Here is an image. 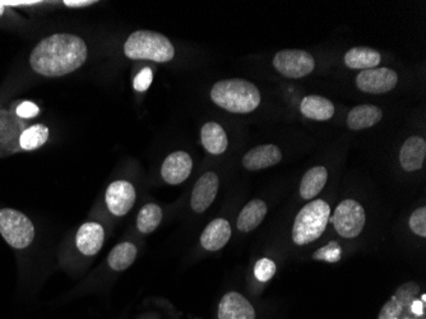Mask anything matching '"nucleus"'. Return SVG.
I'll list each match as a JSON object with an SVG mask.
<instances>
[{"label":"nucleus","mask_w":426,"mask_h":319,"mask_svg":"<svg viewBox=\"0 0 426 319\" xmlns=\"http://www.w3.org/2000/svg\"><path fill=\"white\" fill-rule=\"evenodd\" d=\"M316 261H325L330 263H336L341 259V246L337 242H330L325 246H322L319 251L313 254Z\"/></svg>","instance_id":"cd10ccee"},{"label":"nucleus","mask_w":426,"mask_h":319,"mask_svg":"<svg viewBox=\"0 0 426 319\" xmlns=\"http://www.w3.org/2000/svg\"><path fill=\"white\" fill-rule=\"evenodd\" d=\"M337 232L344 238H356L364 229L365 211L363 206L354 199H344L332 218Z\"/></svg>","instance_id":"423d86ee"},{"label":"nucleus","mask_w":426,"mask_h":319,"mask_svg":"<svg viewBox=\"0 0 426 319\" xmlns=\"http://www.w3.org/2000/svg\"><path fill=\"white\" fill-rule=\"evenodd\" d=\"M0 234L14 249H25L34 240V224L20 211L3 208L0 210Z\"/></svg>","instance_id":"39448f33"},{"label":"nucleus","mask_w":426,"mask_h":319,"mask_svg":"<svg viewBox=\"0 0 426 319\" xmlns=\"http://www.w3.org/2000/svg\"><path fill=\"white\" fill-rule=\"evenodd\" d=\"M219 187H220V180L214 173L209 171L202 175L193 189L192 201H191L193 211L197 213H203L213 204L214 198L217 196Z\"/></svg>","instance_id":"9b49d317"},{"label":"nucleus","mask_w":426,"mask_h":319,"mask_svg":"<svg viewBox=\"0 0 426 319\" xmlns=\"http://www.w3.org/2000/svg\"><path fill=\"white\" fill-rule=\"evenodd\" d=\"M273 65L278 73L288 78H303L314 70L316 61L304 50H282L275 55Z\"/></svg>","instance_id":"0eeeda50"},{"label":"nucleus","mask_w":426,"mask_h":319,"mask_svg":"<svg viewBox=\"0 0 426 319\" xmlns=\"http://www.w3.org/2000/svg\"><path fill=\"white\" fill-rule=\"evenodd\" d=\"M267 215V206L262 199H253L241 210L238 218V229L243 232L254 230Z\"/></svg>","instance_id":"aec40b11"},{"label":"nucleus","mask_w":426,"mask_h":319,"mask_svg":"<svg viewBox=\"0 0 426 319\" xmlns=\"http://www.w3.org/2000/svg\"><path fill=\"white\" fill-rule=\"evenodd\" d=\"M276 265L273 261L269 258H262L255 263L254 275L257 280L261 282H267L275 276Z\"/></svg>","instance_id":"c85d7f7f"},{"label":"nucleus","mask_w":426,"mask_h":319,"mask_svg":"<svg viewBox=\"0 0 426 319\" xmlns=\"http://www.w3.org/2000/svg\"><path fill=\"white\" fill-rule=\"evenodd\" d=\"M22 123L13 118L7 111H0V147H20V138L22 135Z\"/></svg>","instance_id":"412c9836"},{"label":"nucleus","mask_w":426,"mask_h":319,"mask_svg":"<svg viewBox=\"0 0 426 319\" xmlns=\"http://www.w3.org/2000/svg\"><path fill=\"white\" fill-rule=\"evenodd\" d=\"M419 294V286L415 282H407L402 286H399V290L394 295V299L399 301L402 308H408L411 306L415 296Z\"/></svg>","instance_id":"bb28decb"},{"label":"nucleus","mask_w":426,"mask_h":319,"mask_svg":"<svg viewBox=\"0 0 426 319\" xmlns=\"http://www.w3.org/2000/svg\"><path fill=\"white\" fill-rule=\"evenodd\" d=\"M97 1L93 0H64L63 4L68 8H84L90 7L92 4H96Z\"/></svg>","instance_id":"f704fd0d"},{"label":"nucleus","mask_w":426,"mask_h":319,"mask_svg":"<svg viewBox=\"0 0 426 319\" xmlns=\"http://www.w3.org/2000/svg\"><path fill=\"white\" fill-rule=\"evenodd\" d=\"M103 238H105V231L101 225L97 223H86L78 229L77 232V248L83 256L92 257L103 248Z\"/></svg>","instance_id":"4468645a"},{"label":"nucleus","mask_w":426,"mask_h":319,"mask_svg":"<svg viewBox=\"0 0 426 319\" xmlns=\"http://www.w3.org/2000/svg\"><path fill=\"white\" fill-rule=\"evenodd\" d=\"M124 54L129 59L167 63L175 56V49L164 35L155 31H137L128 37L124 44Z\"/></svg>","instance_id":"7ed1b4c3"},{"label":"nucleus","mask_w":426,"mask_h":319,"mask_svg":"<svg viewBox=\"0 0 426 319\" xmlns=\"http://www.w3.org/2000/svg\"><path fill=\"white\" fill-rule=\"evenodd\" d=\"M15 113H17V116L20 119L21 118L22 119H28V118H34V116L39 115L40 109H39V106L36 104H34V102L23 101L17 106Z\"/></svg>","instance_id":"473e14b6"},{"label":"nucleus","mask_w":426,"mask_h":319,"mask_svg":"<svg viewBox=\"0 0 426 319\" xmlns=\"http://www.w3.org/2000/svg\"><path fill=\"white\" fill-rule=\"evenodd\" d=\"M302 114L313 120H330L335 115V105L322 96L310 95L304 97L300 105Z\"/></svg>","instance_id":"a211bd4d"},{"label":"nucleus","mask_w":426,"mask_h":319,"mask_svg":"<svg viewBox=\"0 0 426 319\" xmlns=\"http://www.w3.org/2000/svg\"><path fill=\"white\" fill-rule=\"evenodd\" d=\"M383 111L375 105H360L351 110L347 115V127L352 130H368L378 124Z\"/></svg>","instance_id":"f3484780"},{"label":"nucleus","mask_w":426,"mask_h":319,"mask_svg":"<svg viewBox=\"0 0 426 319\" xmlns=\"http://www.w3.org/2000/svg\"><path fill=\"white\" fill-rule=\"evenodd\" d=\"M380 61L382 58L377 50L365 46L352 48L344 54V64L351 69L377 68Z\"/></svg>","instance_id":"4be33fe9"},{"label":"nucleus","mask_w":426,"mask_h":319,"mask_svg":"<svg viewBox=\"0 0 426 319\" xmlns=\"http://www.w3.org/2000/svg\"><path fill=\"white\" fill-rule=\"evenodd\" d=\"M87 55V45L79 36L56 34L36 45L30 55V64L37 75L63 77L81 68Z\"/></svg>","instance_id":"f257e3e1"},{"label":"nucleus","mask_w":426,"mask_h":319,"mask_svg":"<svg viewBox=\"0 0 426 319\" xmlns=\"http://www.w3.org/2000/svg\"><path fill=\"white\" fill-rule=\"evenodd\" d=\"M231 238V226L225 218H216L207 226L200 237V244L206 251H220Z\"/></svg>","instance_id":"dca6fc26"},{"label":"nucleus","mask_w":426,"mask_h":319,"mask_svg":"<svg viewBox=\"0 0 426 319\" xmlns=\"http://www.w3.org/2000/svg\"><path fill=\"white\" fill-rule=\"evenodd\" d=\"M161 221H162L161 207L155 204H146L138 213V230L143 234H150L157 229Z\"/></svg>","instance_id":"a878e982"},{"label":"nucleus","mask_w":426,"mask_h":319,"mask_svg":"<svg viewBox=\"0 0 426 319\" xmlns=\"http://www.w3.org/2000/svg\"><path fill=\"white\" fill-rule=\"evenodd\" d=\"M4 7H30L41 4L40 0H0Z\"/></svg>","instance_id":"72a5a7b5"},{"label":"nucleus","mask_w":426,"mask_h":319,"mask_svg":"<svg viewBox=\"0 0 426 319\" xmlns=\"http://www.w3.org/2000/svg\"><path fill=\"white\" fill-rule=\"evenodd\" d=\"M202 144L209 154L222 155L227 149V136L225 130L217 123H207L200 130Z\"/></svg>","instance_id":"6ab92c4d"},{"label":"nucleus","mask_w":426,"mask_h":319,"mask_svg":"<svg viewBox=\"0 0 426 319\" xmlns=\"http://www.w3.org/2000/svg\"><path fill=\"white\" fill-rule=\"evenodd\" d=\"M219 319H255L254 308L239 292H227L219 306Z\"/></svg>","instance_id":"f8f14e48"},{"label":"nucleus","mask_w":426,"mask_h":319,"mask_svg":"<svg viewBox=\"0 0 426 319\" xmlns=\"http://www.w3.org/2000/svg\"><path fill=\"white\" fill-rule=\"evenodd\" d=\"M410 229L421 238L426 237V208L421 207L413 212L410 218Z\"/></svg>","instance_id":"c756f323"},{"label":"nucleus","mask_w":426,"mask_h":319,"mask_svg":"<svg viewBox=\"0 0 426 319\" xmlns=\"http://www.w3.org/2000/svg\"><path fill=\"white\" fill-rule=\"evenodd\" d=\"M192 169L193 160L191 155L184 151H176L166 157L161 168V175L166 183L178 185L186 182L191 175Z\"/></svg>","instance_id":"9d476101"},{"label":"nucleus","mask_w":426,"mask_h":319,"mask_svg":"<svg viewBox=\"0 0 426 319\" xmlns=\"http://www.w3.org/2000/svg\"><path fill=\"white\" fill-rule=\"evenodd\" d=\"M4 8L6 7H4V6L0 3V17L4 14Z\"/></svg>","instance_id":"e433bc0d"},{"label":"nucleus","mask_w":426,"mask_h":319,"mask_svg":"<svg viewBox=\"0 0 426 319\" xmlns=\"http://www.w3.org/2000/svg\"><path fill=\"white\" fill-rule=\"evenodd\" d=\"M330 208L322 199L311 201L297 213L292 227V240L297 245H306L321 238L328 220Z\"/></svg>","instance_id":"20e7f679"},{"label":"nucleus","mask_w":426,"mask_h":319,"mask_svg":"<svg viewBox=\"0 0 426 319\" xmlns=\"http://www.w3.org/2000/svg\"><path fill=\"white\" fill-rule=\"evenodd\" d=\"M426 142L421 137H408L399 151V163L406 171H416L425 161Z\"/></svg>","instance_id":"2eb2a0df"},{"label":"nucleus","mask_w":426,"mask_h":319,"mask_svg":"<svg viewBox=\"0 0 426 319\" xmlns=\"http://www.w3.org/2000/svg\"><path fill=\"white\" fill-rule=\"evenodd\" d=\"M49 139V128L42 124L31 125L22 132L20 138L21 150L34 151L40 149Z\"/></svg>","instance_id":"393cba45"},{"label":"nucleus","mask_w":426,"mask_h":319,"mask_svg":"<svg viewBox=\"0 0 426 319\" xmlns=\"http://www.w3.org/2000/svg\"><path fill=\"white\" fill-rule=\"evenodd\" d=\"M328 171L324 166L311 168L305 173L300 184V196L304 199L316 198L327 184Z\"/></svg>","instance_id":"5701e85b"},{"label":"nucleus","mask_w":426,"mask_h":319,"mask_svg":"<svg viewBox=\"0 0 426 319\" xmlns=\"http://www.w3.org/2000/svg\"><path fill=\"white\" fill-rule=\"evenodd\" d=\"M402 309L404 308L393 296L392 300L385 303V306L382 308L380 314H379V319H397V317L402 312Z\"/></svg>","instance_id":"2f4dec72"},{"label":"nucleus","mask_w":426,"mask_h":319,"mask_svg":"<svg viewBox=\"0 0 426 319\" xmlns=\"http://www.w3.org/2000/svg\"><path fill=\"white\" fill-rule=\"evenodd\" d=\"M152 80H153V73H152L151 68L142 69L133 82L134 89L138 92H143L151 86Z\"/></svg>","instance_id":"7c9ffc66"},{"label":"nucleus","mask_w":426,"mask_h":319,"mask_svg":"<svg viewBox=\"0 0 426 319\" xmlns=\"http://www.w3.org/2000/svg\"><path fill=\"white\" fill-rule=\"evenodd\" d=\"M211 99L217 106L230 113L247 114L259 106L261 92L252 82L234 78L214 83Z\"/></svg>","instance_id":"f03ea898"},{"label":"nucleus","mask_w":426,"mask_h":319,"mask_svg":"<svg viewBox=\"0 0 426 319\" xmlns=\"http://www.w3.org/2000/svg\"><path fill=\"white\" fill-rule=\"evenodd\" d=\"M282 160V152L275 144H263L247 151L243 157V165L247 170L266 169L275 166Z\"/></svg>","instance_id":"ddd939ff"},{"label":"nucleus","mask_w":426,"mask_h":319,"mask_svg":"<svg viewBox=\"0 0 426 319\" xmlns=\"http://www.w3.org/2000/svg\"><path fill=\"white\" fill-rule=\"evenodd\" d=\"M106 204L114 216H125L136 202V189L127 180H117L106 190Z\"/></svg>","instance_id":"1a4fd4ad"},{"label":"nucleus","mask_w":426,"mask_h":319,"mask_svg":"<svg viewBox=\"0 0 426 319\" xmlns=\"http://www.w3.org/2000/svg\"><path fill=\"white\" fill-rule=\"evenodd\" d=\"M399 83V75L389 68H373L363 70L356 77L359 89L365 94H387Z\"/></svg>","instance_id":"6e6552de"},{"label":"nucleus","mask_w":426,"mask_h":319,"mask_svg":"<svg viewBox=\"0 0 426 319\" xmlns=\"http://www.w3.org/2000/svg\"><path fill=\"white\" fill-rule=\"evenodd\" d=\"M410 308H411V311H413L415 315H422V313H424L422 312L424 311V303L421 300H413Z\"/></svg>","instance_id":"c9c22d12"},{"label":"nucleus","mask_w":426,"mask_h":319,"mask_svg":"<svg viewBox=\"0 0 426 319\" xmlns=\"http://www.w3.org/2000/svg\"><path fill=\"white\" fill-rule=\"evenodd\" d=\"M137 257V248L136 245L129 242H124L117 244L112 251L109 253L108 263L112 270L115 271H124L128 267L133 265Z\"/></svg>","instance_id":"b1692460"}]
</instances>
